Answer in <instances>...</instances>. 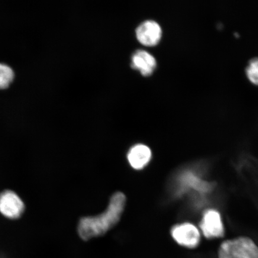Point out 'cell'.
I'll use <instances>...</instances> for the list:
<instances>
[{
    "mask_svg": "<svg viewBox=\"0 0 258 258\" xmlns=\"http://www.w3.org/2000/svg\"><path fill=\"white\" fill-rule=\"evenodd\" d=\"M125 204V197L123 194H114L105 211L95 217L81 219L78 226L80 237L84 240H89L105 234L120 220Z\"/></svg>",
    "mask_w": 258,
    "mask_h": 258,
    "instance_id": "1",
    "label": "cell"
},
{
    "mask_svg": "<svg viewBox=\"0 0 258 258\" xmlns=\"http://www.w3.org/2000/svg\"><path fill=\"white\" fill-rule=\"evenodd\" d=\"M218 258H258V246L247 236L225 240L219 246Z\"/></svg>",
    "mask_w": 258,
    "mask_h": 258,
    "instance_id": "2",
    "label": "cell"
},
{
    "mask_svg": "<svg viewBox=\"0 0 258 258\" xmlns=\"http://www.w3.org/2000/svg\"><path fill=\"white\" fill-rule=\"evenodd\" d=\"M198 227L206 239H220L225 235L224 218L220 211L215 208H209L203 212Z\"/></svg>",
    "mask_w": 258,
    "mask_h": 258,
    "instance_id": "3",
    "label": "cell"
},
{
    "mask_svg": "<svg viewBox=\"0 0 258 258\" xmlns=\"http://www.w3.org/2000/svg\"><path fill=\"white\" fill-rule=\"evenodd\" d=\"M171 235L177 244L188 249L198 247L202 237L198 226L190 222H183L173 226Z\"/></svg>",
    "mask_w": 258,
    "mask_h": 258,
    "instance_id": "4",
    "label": "cell"
},
{
    "mask_svg": "<svg viewBox=\"0 0 258 258\" xmlns=\"http://www.w3.org/2000/svg\"><path fill=\"white\" fill-rule=\"evenodd\" d=\"M25 205L19 197L12 191H5L0 195V213L6 218L16 219L20 218Z\"/></svg>",
    "mask_w": 258,
    "mask_h": 258,
    "instance_id": "5",
    "label": "cell"
},
{
    "mask_svg": "<svg viewBox=\"0 0 258 258\" xmlns=\"http://www.w3.org/2000/svg\"><path fill=\"white\" fill-rule=\"evenodd\" d=\"M137 39L146 46H156L160 41L162 31L160 26L153 21L143 22L137 29Z\"/></svg>",
    "mask_w": 258,
    "mask_h": 258,
    "instance_id": "6",
    "label": "cell"
},
{
    "mask_svg": "<svg viewBox=\"0 0 258 258\" xmlns=\"http://www.w3.org/2000/svg\"><path fill=\"white\" fill-rule=\"evenodd\" d=\"M129 164L134 169L141 170L146 167L152 158L150 148L144 144H137L127 153Z\"/></svg>",
    "mask_w": 258,
    "mask_h": 258,
    "instance_id": "7",
    "label": "cell"
},
{
    "mask_svg": "<svg viewBox=\"0 0 258 258\" xmlns=\"http://www.w3.org/2000/svg\"><path fill=\"white\" fill-rule=\"evenodd\" d=\"M157 66L153 56L145 50H137L132 58V67L140 71L142 75L150 76Z\"/></svg>",
    "mask_w": 258,
    "mask_h": 258,
    "instance_id": "8",
    "label": "cell"
},
{
    "mask_svg": "<svg viewBox=\"0 0 258 258\" xmlns=\"http://www.w3.org/2000/svg\"><path fill=\"white\" fill-rule=\"evenodd\" d=\"M245 74L252 85L258 86V57L251 58L245 69Z\"/></svg>",
    "mask_w": 258,
    "mask_h": 258,
    "instance_id": "9",
    "label": "cell"
},
{
    "mask_svg": "<svg viewBox=\"0 0 258 258\" xmlns=\"http://www.w3.org/2000/svg\"><path fill=\"white\" fill-rule=\"evenodd\" d=\"M14 73L11 68L0 63V89L7 88L14 80Z\"/></svg>",
    "mask_w": 258,
    "mask_h": 258,
    "instance_id": "10",
    "label": "cell"
}]
</instances>
